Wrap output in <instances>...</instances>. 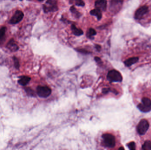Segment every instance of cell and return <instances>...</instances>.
Returning a JSON list of instances; mask_svg holds the SVG:
<instances>
[{"mask_svg": "<svg viewBox=\"0 0 151 150\" xmlns=\"http://www.w3.org/2000/svg\"><path fill=\"white\" fill-rule=\"evenodd\" d=\"M20 1H22V0H20Z\"/></svg>", "mask_w": 151, "mask_h": 150, "instance_id": "f546056e", "label": "cell"}, {"mask_svg": "<svg viewBox=\"0 0 151 150\" xmlns=\"http://www.w3.org/2000/svg\"><path fill=\"white\" fill-rule=\"evenodd\" d=\"M13 60H14V66L16 69H19L20 67V63H19V60H18L17 58L16 57H13Z\"/></svg>", "mask_w": 151, "mask_h": 150, "instance_id": "603a6c76", "label": "cell"}, {"mask_svg": "<svg viewBox=\"0 0 151 150\" xmlns=\"http://www.w3.org/2000/svg\"><path fill=\"white\" fill-rule=\"evenodd\" d=\"M71 28L72 32L75 35V36H80L83 34V30L81 29L77 28L75 25L72 24Z\"/></svg>", "mask_w": 151, "mask_h": 150, "instance_id": "4fadbf2b", "label": "cell"}, {"mask_svg": "<svg viewBox=\"0 0 151 150\" xmlns=\"http://www.w3.org/2000/svg\"><path fill=\"white\" fill-rule=\"evenodd\" d=\"M75 4L78 6L83 7L85 5V3L83 0H75Z\"/></svg>", "mask_w": 151, "mask_h": 150, "instance_id": "7402d4cb", "label": "cell"}, {"mask_svg": "<svg viewBox=\"0 0 151 150\" xmlns=\"http://www.w3.org/2000/svg\"><path fill=\"white\" fill-rule=\"evenodd\" d=\"M70 10L71 12H72V14L75 17L79 18L81 16V14L80 13V12L76 10V9L75 8L74 6H72L71 7Z\"/></svg>", "mask_w": 151, "mask_h": 150, "instance_id": "e0dca14e", "label": "cell"}, {"mask_svg": "<svg viewBox=\"0 0 151 150\" xmlns=\"http://www.w3.org/2000/svg\"><path fill=\"white\" fill-rule=\"evenodd\" d=\"M111 91V89H109V88H104L102 89V93L104 94H107L110 91Z\"/></svg>", "mask_w": 151, "mask_h": 150, "instance_id": "484cf974", "label": "cell"}, {"mask_svg": "<svg viewBox=\"0 0 151 150\" xmlns=\"http://www.w3.org/2000/svg\"><path fill=\"white\" fill-rule=\"evenodd\" d=\"M95 61L97 63H99V64H100L102 63V60H101L100 58H99V57H97V56L95 57Z\"/></svg>", "mask_w": 151, "mask_h": 150, "instance_id": "d4e9b609", "label": "cell"}, {"mask_svg": "<svg viewBox=\"0 0 151 150\" xmlns=\"http://www.w3.org/2000/svg\"><path fill=\"white\" fill-rule=\"evenodd\" d=\"M144 150H151V141L149 140L145 141L142 147Z\"/></svg>", "mask_w": 151, "mask_h": 150, "instance_id": "ac0fdd59", "label": "cell"}, {"mask_svg": "<svg viewBox=\"0 0 151 150\" xmlns=\"http://www.w3.org/2000/svg\"><path fill=\"white\" fill-rule=\"evenodd\" d=\"M25 91L27 93V94L29 95V96H35V93L32 89H31L30 88H27L25 89Z\"/></svg>", "mask_w": 151, "mask_h": 150, "instance_id": "44dd1931", "label": "cell"}, {"mask_svg": "<svg viewBox=\"0 0 151 150\" xmlns=\"http://www.w3.org/2000/svg\"><path fill=\"white\" fill-rule=\"evenodd\" d=\"M90 13L92 16H95L98 20H100L102 17V11L99 9H95L91 10Z\"/></svg>", "mask_w": 151, "mask_h": 150, "instance_id": "5bb4252c", "label": "cell"}, {"mask_svg": "<svg viewBox=\"0 0 151 150\" xmlns=\"http://www.w3.org/2000/svg\"><path fill=\"white\" fill-rule=\"evenodd\" d=\"M137 107L140 111L147 113L151 110V100L147 97H144L142 99L141 103H140Z\"/></svg>", "mask_w": 151, "mask_h": 150, "instance_id": "7a4b0ae2", "label": "cell"}, {"mask_svg": "<svg viewBox=\"0 0 151 150\" xmlns=\"http://www.w3.org/2000/svg\"><path fill=\"white\" fill-rule=\"evenodd\" d=\"M107 79L110 82H121L122 81V77L119 72L115 70H112L108 72Z\"/></svg>", "mask_w": 151, "mask_h": 150, "instance_id": "277c9868", "label": "cell"}, {"mask_svg": "<svg viewBox=\"0 0 151 150\" xmlns=\"http://www.w3.org/2000/svg\"><path fill=\"white\" fill-rule=\"evenodd\" d=\"M6 30V27H2L0 29V40L3 38V37H4Z\"/></svg>", "mask_w": 151, "mask_h": 150, "instance_id": "d6986e66", "label": "cell"}, {"mask_svg": "<svg viewBox=\"0 0 151 150\" xmlns=\"http://www.w3.org/2000/svg\"><path fill=\"white\" fill-rule=\"evenodd\" d=\"M123 2V0H111L110 2V11L114 14H117L121 10Z\"/></svg>", "mask_w": 151, "mask_h": 150, "instance_id": "3957f363", "label": "cell"}, {"mask_svg": "<svg viewBox=\"0 0 151 150\" xmlns=\"http://www.w3.org/2000/svg\"><path fill=\"white\" fill-rule=\"evenodd\" d=\"M139 60V58L137 57H133L127 59L124 61V64L126 67H130L132 65L137 63Z\"/></svg>", "mask_w": 151, "mask_h": 150, "instance_id": "7c38bea8", "label": "cell"}, {"mask_svg": "<svg viewBox=\"0 0 151 150\" xmlns=\"http://www.w3.org/2000/svg\"><path fill=\"white\" fill-rule=\"evenodd\" d=\"M104 145L106 147L113 148L116 145V140L114 136L110 133H106L102 135Z\"/></svg>", "mask_w": 151, "mask_h": 150, "instance_id": "6da1fadb", "label": "cell"}, {"mask_svg": "<svg viewBox=\"0 0 151 150\" xmlns=\"http://www.w3.org/2000/svg\"><path fill=\"white\" fill-rule=\"evenodd\" d=\"M95 7L101 11H105L107 9V0H96L95 2Z\"/></svg>", "mask_w": 151, "mask_h": 150, "instance_id": "30bf717a", "label": "cell"}, {"mask_svg": "<svg viewBox=\"0 0 151 150\" xmlns=\"http://www.w3.org/2000/svg\"><path fill=\"white\" fill-rule=\"evenodd\" d=\"M96 34V32L95 29L92 28H90L88 30L87 34V36L89 38L93 39L94 38L93 36L95 35Z\"/></svg>", "mask_w": 151, "mask_h": 150, "instance_id": "2e32d148", "label": "cell"}, {"mask_svg": "<svg viewBox=\"0 0 151 150\" xmlns=\"http://www.w3.org/2000/svg\"><path fill=\"white\" fill-rule=\"evenodd\" d=\"M148 7L146 5L142 6L137 9L134 14V18L136 19H141L148 11Z\"/></svg>", "mask_w": 151, "mask_h": 150, "instance_id": "ba28073f", "label": "cell"}, {"mask_svg": "<svg viewBox=\"0 0 151 150\" xmlns=\"http://www.w3.org/2000/svg\"><path fill=\"white\" fill-rule=\"evenodd\" d=\"M38 1H40V2H42V1H43L44 0H38Z\"/></svg>", "mask_w": 151, "mask_h": 150, "instance_id": "f1b7e54d", "label": "cell"}, {"mask_svg": "<svg viewBox=\"0 0 151 150\" xmlns=\"http://www.w3.org/2000/svg\"><path fill=\"white\" fill-rule=\"evenodd\" d=\"M95 48L98 51H100L101 49V46L99 45V44H95Z\"/></svg>", "mask_w": 151, "mask_h": 150, "instance_id": "4316f807", "label": "cell"}, {"mask_svg": "<svg viewBox=\"0 0 151 150\" xmlns=\"http://www.w3.org/2000/svg\"><path fill=\"white\" fill-rule=\"evenodd\" d=\"M23 16L24 14L22 11L20 10L16 11L10 20V23L12 24H15L19 23L23 19Z\"/></svg>", "mask_w": 151, "mask_h": 150, "instance_id": "9c48e42d", "label": "cell"}, {"mask_svg": "<svg viewBox=\"0 0 151 150\" xmlns=\"http://www.w3.org/2000/svg\"><path fill=\"white\" fill-rule=\"evenodd\" d=\"M51 89L46 86H38L37 88V94L40 97L46 98L50 96Z\"/></svg>", "mask_w": 151, "mask_h": 150, "instance_id": "52a82bcc", "label": "cell"}, {"mask_svg": "<svg viewBox=\"0 0 151 150\" xmlns=\"http://www.w3.org/2000/svg\"><path fill=\"white\" fill-rule=\"evenodd\" d=\"M7 47L8 49H9L10 51H17L19 47L16 44L15 42L14 41L13 39L10 40V41L8 42V44H7Z\"/></svg>", "mask_w": 151, "mask_h": 150, "instance_id": "8fae6325", "label": "cell"}, {"mask_svg": "<svg viewBox=\"0 0 151 150\" xmlns=\"http://www.w3.org/2000/svg\"><path fill=\"white\" fill-rule=\"evenodd\" d=\"M149 127V124L148 121L145 119H143L140 121L137 126V132L140 135H144L148 130Z\"/></svg>", "mask_w": 151, "mask_h": 150, "instance_id": "8992f818", "label": "cell"}, {"mask_svg": "<svg viewBox=\"0 0 151 150\" xmlns=\"http://www.w3.org/2000/svg\"><path fill=\"white\" fill-rule=\"evenodd\" d=\"M31 77L28 76H22L21 79L18 81V82L21 86H25L30 81Z\"/></svg>", "mask_w": 151, "mask_h": 150, "instance_id": "9a60e30c", "label": "cell"}, {"mask_svg": "<svg viewBox=\"0 0 151 150\" xmlns=\"http://www.w3.org/2000/svg\"><path fill=\"white\" fill-rule=\"evenodd\" d=\"M127 146L128 148L131 150H135L136 149V144L134 142H131L127 144Z\"/></svg>", "mask_w": 151, "mask_h": 150, "instance_id": "ffe728a7", "label": "cell"}, {"mask_svg": "<svg viewBox=\"0 0 151 150\" xmlns=\"http://www.w3.org/2000/svg\"><path fill=\"white\" fill-rule=\"evenodd\" d=\"M76 50L78 52H80V53H84V54H89L90 53L89 51H87L85 49H76Z\"/></svg>", "mask_w": 151, "mask_h": 150, "instance_id": "cb8c5ba5", "label": "cell"}, {"mask_svg": "<svg viewBox=\"0 0 151 150\" xmlns=\"http://www.w3.org/2000/svg\"><path fill=\"white\" fill-rule=\"evenodd\" d=\"M43 9L45 13L57 11L58 10L57 2L56 0H47L43 5Z\"/></svg>", "mask_w": 151, "mask_h": 150, "instance_id": "5b68a950", "label": "cell"}, {"mask_svg": "<svg viewBox=\"0 0 151 150\" xmlns=\"http://www.w3.org/2000/svg\"><path fill=\"white\" fill-rule=\"evenodd\" d=\"M119 150H121V149H122V150H124V148L123 147H120V148H119Z\"/></svg>", "mask_w": 151, "mask_h": 150, "instance_id": "83f0119b", "label": "cell"}]
</instances>
